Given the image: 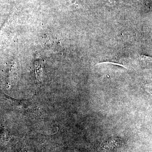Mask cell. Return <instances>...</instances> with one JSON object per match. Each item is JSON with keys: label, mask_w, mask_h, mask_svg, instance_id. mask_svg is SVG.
Returning a JSON list of instances; mask_svg holds the SVG:
<instances>
[{"label": "cell", "mask_w": 152, "mask_h": 152, "mask_svg": "<svg viewBox=\"0 0 152 152\" xmlns=\"http://www.w3.org/2000/svg\"><path fill=\"white\" fill-rule=\"evenodd\" d=\"M122 140L118 138H112L106 141L102 145V151H110L120 147L122 144Z\"/></svg>", "instance_id": "1"}]
</instances>
